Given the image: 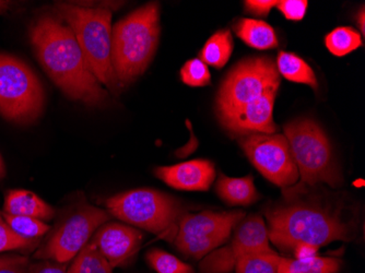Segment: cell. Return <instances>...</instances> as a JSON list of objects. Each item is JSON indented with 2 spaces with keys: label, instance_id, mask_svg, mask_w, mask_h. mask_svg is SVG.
I'll list each match as a JSON object with an SVG mask.
<instances>
[{
  "label": "cell",
  "instance_id": "6da1fadb",
  "mask_svg": "<svg viewBox=\"0 0 365 273\" xmlns=\"http://www.w3.org/2000/svg\"><path fill=\"white\" fill-rule=\"evenodd\" d=\"M30 38L41 65L67 98L89 106L106 103L108 92L90 71L73 31L57 14H43L33 22Z\"/></svg>",
  "mask_w": 365,
  "mask_h": 273
},
{
  "label": "cell",
  "instance_id": "7a4b0ae2",
  "mask_svg": "<svg viewBox=\"0 0 365 273\" xmlns=\"http://www.w3.org/2000/svg\"><path fill=\"white\" fill-rule=\"evenodd\" d=\"M287 195L286 202L266 211L268 236L274 246L292 252L300 243L321 247L336 241H352L354 227L339 212Z\"/></svg>",
  "mask_w": 365,
  "mask_h": 273
},
{
  "label": "cell",
  "instance_id": "3957f363",
  "mask_svg": "<svg viewBox=\"0 0 365 273\" xmlns=\"http://www.w3.org/2000/svg\"><path fill=\"white\" fill-rule=\"evenodd\" d=\"M57 16L75 34L90 71L98 82L118 93L120 84L112 63V9L79 4H57Z\"/></svg>",
  "mask_w": 365,
  "mask_h": 273
},
{
  "label": "cell",
  "instance_id": "277c9868",
  "mask_svg": "<svg viewBox=\"0 0 365 273\" xmlns=\"http://www.w3.org/2000/svg\"><path fill=\"white\" fill-rule=\"evenodd\" d=\"M160 38V6L147 4L112 29V63L120 87L134 82L150 65Z\"/></svg>",
  "mask_w": 365,
  "mask_h": 273
},
{
  "label": "cell",
  "instance_id": "5b68a950",
  "mask_svg": "<svg viewBox=\"0 0 365 273\" xmlns=\"http://www.w3.org/2000/svg\"><path fill=\"white\" fill-rule=\"evenodd\" d=\"M110 215L128 225L173 241L178 221L185 215L182 203L170 195L150 188L129 190L106 200Z\"/></svg>",
  "mask_w": 365,
  "mask_h": 273
},
{
  "label": "cell",
  "instance_id": "8992f818",
  "mask_svg": "<svg viewBox=\"0 0 365 273\" xmlns=\"http://www.w3.org/2000/svg\"><path fill=\"white\" fill-rule=\"evenodd\" d=\"M284 135L299 170L300 186L324 182L339 187L342 184L331 145L317 122L309 118L297 119L284 126Z\"/></svg>",
  "mask_w": 365,
  "mask_h": 273
},
{
  "label": "cell",
  "instance_id": "52a82bcc",
  "mask_svg": "<svg viewBox=\"0 0 365 273\" xmlns=\"http://www.w3.org/2000/svg\"><path fill=\"white\" fill-rule=\"evenodd\" d=\"M44 106L42 84L30 68L16 57L0 54V114L18 124H29Z\"/></svg>",
  "mask_w": 365,
  "mask_h": 273
},
{
  "label": "cell",
  "instance_id": "ba28073f",
  "mask_svg": "<svg viewBox=\"0 0 365 273\" xmlns=\"http://www.w3.org/2000/svg\"><path fill=\"white\" fill-rule=\"evenodd\" d=\"M244 217L245 213L240 210L185 213L178 221L174 244L187 257H206L229 241L232 232Z\"/></svg>",
  "mask_w": 365,
  "mask_h": 273
},
{
  "label": "cell",
  "instance_id": "9c48e42d",
  "mask_svg": "<svg viewBox=\"0 0 365 273\" xmlns=\"http://www.w3.org/2000/svg\"><path fill=\"white\" fill-rule=\"evenodd\" d=\"M280 75L276 63L268 57H251L237 63L219 89L218 115L231 112L260 98L270 90H278Z\"/></svg>",
  "mask_w": 365,
  "mask_h": 273
},
{
  "label": "cell",
  "instance_id": "30bf717a",
  "mask_svg": "<svg viewBox=\"0 0 365 273\" xmlns=\"http://www.w3.org/2000/svg\"><path fill=\"white\" fill-rule=\"evenodd\" d=\"M110 217L103 209L89 203L79 205L66 215L46 244L38 250L36 257L52 259L59 264L71 262Z\"/></svg>",
  "mask_w": 365,
  "mask_h": 273
},
{
  "label": "cell",
  "instance_id": "8fae6325",
  "mask_svg": "<svg viewBox=\"0 0 365 273\" xmlns=\"http://www.w3.org/2000/svg\"><path fill=\"white\" fill-rule=\"evenodd\" d=\"M239 141L248 160L269 182L287 190L300 178L286 135L252 133Z\"/></svg>",
  "mask_w": 365,
  "mask_h": 273
},
{
  "label": "cell",
  "instance_id": "7c38bea8",
  "mask_svg": "<svg viewBox=\"0 0 365 273\" xmlns=\"http://www.w3.org/2000/svg\"><path fill=\"white\" fill-rule=\"evenodd\" d=\"M267 225L260 215L244 217L235 227V235L227 246L207 254L199 268L202 273H230L237 260L253 252H270Z\"/></svg>",
  "mask_w": 365,
  "mask_h": 273
},
{
  "label": "cell",
  "instance_id": "4fadbf2b",
  "mask_svg": "<svg viewBox=\"0 0 365 273\" xmlns=\"http://www.w3.org/2000/svg\"><path fill=\"white\" fill-rule=\"evenodd\" d=\"M278 90H270L260 98L235 110L218 115L221 124L231 133L243 137L252 133H274V106Z\"/></svg>",
  "mask_w": 365,
  "mask_h": 273
},
{
  "label": "cell",
  "instance_id": "5bb4252c",
  "mask_svg": "<svg viewBox=\"0 0 365 273\" xmlns=\"http://www.w3.org/2000/svg\"><path fill=\"white\" fill-rule=\"evenodd\" d=\"M143 238V233L135 227L113 222L102 225L90 242L114 269L133 258L138 252Z\"/></svg>",
  "mask_w": 365,
  "mask_h": 273
},
{
  "label": "cell",
  "instance_id": "9a60e30c",
  "mask_svg": "<svg viewBox=\"0 0 365 273\" xmlns=\"http://www.w3.org/2000/svg\"><path fill=\"white\" fill-rule=\"evenodd\" d=\"M155 175L175 190L206 192L215 180V168L208 160H192L155 168Z\"/></svg>",
  "mask_w": 365,
  "mask_h": 273
},
{
  "label": "cell",
  "instance_id": "2e32d148",
  "mask_svg": "<svg viewBox=\"0 0 365 273\" xmlns=\"http://www.w3.org/2000/svg\"><path fill=\"white\" fill-rule=\"evenodd\" d=\"M5 213L22 217H36L38 220H51L55 210L40 197L28 190H10L7 192L4 205Z\"/></svg>",
  "mask_w": 365,
  "mask_h": 273
},
{
  "label": "cell",
  "instance_id": "e0dca14e",
  "mask_svg": "<svg viewBox=\"0 0 365 273\" xmlns=\"http://www.w3.org/2000/svg\"><path fill=\"white\" fill-rule=\"evenodd\" d=\"M215 190L218 196L231 206H250L259 199L252 176L237 178L220 174Z\"/></svg>",
  "mask_w": 365,
  "mask_h": 273
},
{
  "label": "cell",
  "instance_id": "ac0fdd59",
  "mask_svg": "<svg viewBox=\"0 0 365 273\" xmlns=\"http://www.w3.org/2000/svg\"><path fill=\"white\" fill-rule=\"evenodd\" d=\"M235 31L244 43L253 48L264 51L278 47L276 32L267 22L243 18L235 22Z\"/></svg>",
  "mask_w": 365,
  "mask_h": 273
},
{
  "label": "cell",
  "instance_id": "d6986e66",
  "mask_svg": "<svg viewBox=\"0 0 365 273\" xmlns=\"http://www.w3.org/2000/svg\"><path fill=\"white\" fill-rule=\"evenodd\" d=\"M276 67L279 75L284 76L289 81L307 84L313 89H317L319 87L317 75L311 66L297 55L284 51L279 52Z\"/></svg>",
  "mask_w": 365,
  "mask_h": 273
},
{
  "label": "cell",
  "instance_id": "ffe728a7",
  "mask_svg": "<svg viewBox=\"0 0 365 273\" xmlns=\"http://www.w3.org/2000/svg\"><path fill=\"white\" fill-rule=\"evenodd\" d=\"M233 52V38L231 31L221 30L215 32L205 44L200 52V59L212 67L220 69L225 67Z\"/></svg>",
  "mask_w": 365,
  "mask_h": 273
},
{
  "label": "cell",
  "instance_id": "44dd1931",
  "mask_svg": "<svg viewBox=\"0 0 365 273\" xmlns=\"http://www.w3.org/2000/svg\"><path fill=\"white\" fill-rule=\"evenodd\" d=\"M67 273H113V268L98 248L89 242L73 258Z\"/></svg>",
  "mask_w": 365,
  "mask_h": 273
},
{
  "label": "cell",
  "instance_id": "7402d4cb",
  "mask_svg": "<svg viewBox=\"0 0 365 273\" xmlns=\"http://www.w3.org/2000/svg\"><path fill=\"white\" fill-rule=\"evenodd\" d=\"M325 44L331 54L344 57L361 47L362 36L354 29L339 26L328 33L325 38Z\"/></svg>",
  "mask_w": 365,
  "mask_h": 273
},
{
  "label": "cell",
  "instance_id": "603a6c76",
  "mask_svg": "<svg viewBox=\"0 0 365 273\" xmlns=\"http://www.w3.org/2000/svg\"><path fill=\"white\" fill-rule=\"evenodd\" d=\"M280 256L274 250L248 254L237 260V273H277Z\"/></svg>",
  "mask_w": 365,
  "mask_h": 273
},
{
  "label": "cell",
  "instance_id": "cb8c5ba5",
  "mask_svg": "<svg viewBox=\"0 0 365 273\" xmlns=\"http://www.w3.org/2000/svg\"><path fill=\"white\" fill-rule=\"evenodd\" d=\"M3 217L8 225L18 235L26 238V239H36V238L45 235L51 229L49 225L44 223L42 220L36 219V217L12 215H8V213H3Z\"/></svg>",
  "mask_w": 365,
  "mask_h": 273
},
{
  "label": "cell",
  "instance_id": "d4e9b609",
  "mask_svg": "<svg viewBox=\"0 0 365 273\" xmlns=\"http://www.w3.org/2000/svg\"><path fill=\"white\" fill-rule=\"evenodd\" d=\"M289 268L292 273H338L341 260L335 257H317L307 260L288 258Z\"/></svg>",
  "mask_w": 365,
  "mask_h": 273
},
{
  "label": "cell",
  "instance_id": "484cf974",
  "mask_svg": "<svg viewBox=\"0 0 365 273\" xmlns=\"http://www.w3.org/2000/svg\"><path fill=\"white\" fill-rule=\"evenodd\" d=\"M147 260L158 273H195L192 266L164 250H150L147 254Z\"/></svg>",
  "mask_w": 365,
  "mask_h": 273
},
{
  "label": "cell",
  "instance_id": "4316f807",
  "mask_svg": "<svg viewBox=\"0 0 365 273\" xmlns=\"http://www.w3.org/2000/svg\"><path fill=\"white\" fill-rule=\"evenodd\" d=\"M180 79L190 87H205L211 81L208 66L200 58L188 61L180 69Z\"/></svg>",
  "mask_w": 365,
  "mask_h": 273
},
{
  "label": "cell",
  "instance_id": "83f0119b",
  "mask_svg": "<svg viewBox=\"0 0 365 273\" xmlns=\"http://www.w3.org/2000/svg\"><path fill=\"white\" fill-rule=\"evenodd\" d=\"M38 241L26 239L18 235L11 227L8 225L3 215H0V252L8 250L28 249L34 247Z\"/></svg>",
  "mask_w": 365,
  "mask_h": 273
},
{
  "label": "cell",
  "instance_id": "f1b7e54d",
  "mask_svg": "<svg viewBox=\"0 0 365 273\" xmlns=\"http://www.w3.org/2000/svg\"><path fill=\"white\" fill-rule=\"evenodd\" d=\"M277 7L284 18L291 21H301L307 14L309 3L305 0H281Z\"/></svg>",
  "mask_w": 365,
  "mask_h": 273
},
{
  "label": "cell",
  "instance_id": "f546056e",
  "mask_svg": "<svg viewBox=\"0 0 365 273\" xmlns=\"http://www.w3.org/2000/svg\"><path fill=\"white\" fill-rule=\"evenodd\" d=\"M30 262L28 258L16 254H6L0 257V273H30Z\"/></svg>",
  "mask_w": 365,
  "mask_h": 273
},
{
  "label": "cell",
  "instance_id": "4dcf8cb0",
  "mask_svg": "<svg viewBox=\"0 0 365 273\" xmlns=\"http://www.w3.org/2000/svg\"><path fill=\"white\" fill-rule=\"evenodd\" d=\"M277 4L278 1L276 0H246L244 1V8L250 14L266 16Z\"/></svg>",
  "mask_w": 365,
  "mask_h": 273
},
{
  "label": "cell",
  "instance_id": "1f68e13d",
  "mask_svg": "<svg viewBox=\"0 0 365 273\" xmlns=\"http://www.w3.org/2000/svg\"><path fill=\"white\" fill-rule=\"evenodd\" d=\"M319 246L312 245L309 243H300L295 246L292 250L297 260H307L317 257L319 252Z\"/></svg>",
  "mask_w": 365,
  "mask_h": 273
},
{
  "label": "cell",
  "instance_id": "d6a6232c",
  "mask_svg": "<svg viewBox=\"0 0 365 273\" xmlns=\"http://www.w3.org/2000/svg\"><path fill=\"white\" fill-rule=\"evenodd\" d=\"M67 267L59 262H45L42 264H32L30 273H67Z\"/></svg>",
  "mask_w": 365,
  "mask_h": 273
},
{
  "label": "cell",
  "instance_id": "836d02e7",
  "mask_svg": "<svg viewBox=\"0 0 365 273\" xmlns=\"http://www.w3.org/2000/svg\"><path fill=\"white\" fill-rule=\"evenodd\" d=\"M356 22H358L359 28H360L361 36H364L365 33V11L364 7L361 8L360 11L356 16Z\"/></svg>",
  "mask_w": 365,
  "mask_h": 273
},
{
  "label": "cell",
  "instance_id": "e575fe53",
  "mask_svg": "<svg viewBox=\"0 0 365 273\" xmlns=\"http://www.w3.org/2000/svg\"><path fill=\"white\" fill-rule=\"evenodd\" d=\"M277 273H292L290 268H289L288 258L281 257L280 262H279L278 270Z\"/></svg>",
  "mask_w": 365,
  "mask_h": 273
},
{
  "label": "cell",
  "instance_id": "d590c367",
  "mask_svg": "<svg viewBox=\"0 0 365 273\" xmlns=\"http://www.w3.org/2000/svg\"><path fill=\"white\" fill-rule=\"evenodd\" d=\"M5 176V165H4L3 159L0 157V180Z\"/></svg>",
  "mask_w": 365,
  "mask_h": 273
},
{
  "label": "cell",
  "instance_id": "8d00e7d4",
  "mask_svg": "<svg viewBox=\"0 0 365 273\" xmlns=\"http://www.w3.org/2000/svg\"><path fill=\"white\" fill-rule=\"evenodd\" d=\"M9 3H6V1H0V12L5 11V10H7L8 8H9V5H8Z\"/></svg>",
  "mask_w": 365,
  "mask_h": 273
}]
</instances>
